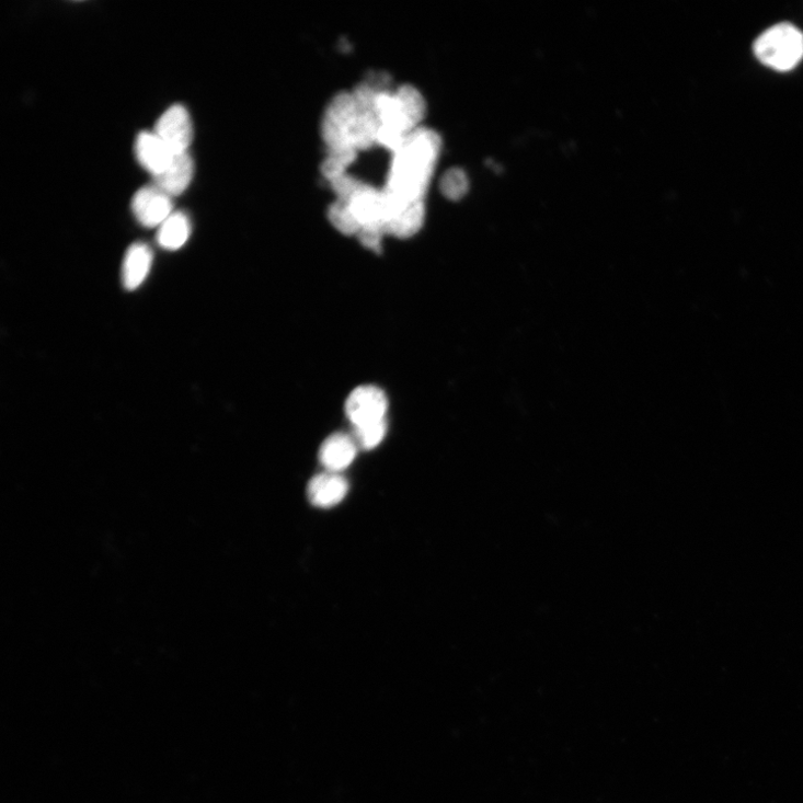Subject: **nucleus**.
<instances>
[{
  "label": "nucleus",
  "instance_id": "obj_18",
  "mask_svg": "<svg viewBox=\"0 0 803 803\" xmlns=\"http://www.w3.org/2000/svg\"><path fill=\"white\" fill-rule=\"evenodd\" d=\"M357 151L354 148L329 151L321 164V172L330 182L347 173V168L356 160Z\"/></svg>",
  "mask_w": 803,
  "mask_h": 803
},
{
  "label": "nucleus",
  "instance_id": "obj_16",
  "mask_svg": "<svg viewBox=\"0 0 803 803\" xmlns=\"http://www.w3.org/2000/svg\"><path fill=\"white\" fill-rule=\"evenodd\" d=\"M394 93L411 128L417 129L426 113V103L422 93L411 84L401 85Z\"/></svg>",
  "mask_w": 803,
  "mask_h": 803
},
{
  "label": "nucleus",
  "instance_id": "obj_23",
  "mask_svg": "<svg viewBox=\"0 0 803 803\" xmlns=\"http://www.w3.org/2000/svg\"><path fill=\"white\" fill-rule=\"evenodd\" d=\"M379 92L367 82H362L352 91L359 112H375Z\"/></svg>",
  "mask_w": 803,
  "mask_h": 803
},
{
  "label": "nucleus",
  "instance_id": "obj_2",
  "mask_svg": "<svg viewBox=\"0 0 803 803\" xmlns=\"http://www.w3.org/2000/svg\"><path fill=\"white\" fill-rule=\"evenodd\" d=\"M754 49L765 66L780 72L791 71L803 58V34L790 24H779L759 36Z\"/></svg>",
  "mask_w": 803,
  "mask_h": 803
},
{
  "label": "nucleus",
  "instance_id": "obj_20",
  "mask_svg": "<svg viewBox=\"0 0 803 803\" xmlns=\"http://www.w3.org/2000/svg\"><path fill=\"white\" fill-rule=\"evenodd\" d=\"M440 190L443 195L454 202L462 199L469 190L468 176L461 169H450L441 177Z\"/></svg>",
  "mask_w": 803,
  "mask_h": 803
},
{
  "label": "nucleus",
  "instance_id": "obj_15",
  "mask_svg": "<svg viewBox=\"0 0 803 803\" xmlns=\"http://www.w3.org/2000/svg\"><path fill=\"white\" fill-rule=\"evenodd\" d=\"M381 122L376 112H360L349 135L351 145L358 151L372 148L378 144Z\"/></svg>",
  "mask_w": 803,
  "mask_h": 803
},
{
  "label": "nucleus",
  "instance_id": "obj_14",
  "mask_svg": "<svg viewBox=\"0 0 803 803\" xmlns=\"http://www.w3.org/2000/svg\"><path fill=\"white\" fill-rule=\"evenodd\" d=\"M192 234L190 217L183 213H173L160 227L157 241L165 251H177L187 243Z\"/></svg>",
  "mask_w": 803,
  "mask_h": 803
},
{
  "label": "nucleus",
  "instance_id": "obj_22",
  "mask_svg": "<svg viewBox=\"0 0 803 803\" xmlns=\"http://www.w3.org/2000/svg\"><path fill=\"white\" fill-rule=\"evenodd\" d=\"M386 234L387 232L382 225H368L360 228L357 238L365 249L381 254L382 239Z\"/></svg>",
  "mask_w": 803,
  "mask_h": 803
},
{
  "label": "nucleus",
  "instance_id": "obj_19",
  "mask_svg": "<svg viewBox=\"0 0 803 803\" xmlns=\"http://www.w3.org/2000/svg\"><path fill=\"white\" fill-rule=\"evenodd\" d=\"M387 420L354 427L353 439L358 448L372 450L380 446L387 436Z\"/></svg>",
  "mask_w": 803,
  "mask_h": 803
},
{
  "label": "nucleus",
  "instance_id": "obj_17",
  "mask_svg": "<svg viewBox=\"0 0 803 803\" xmlns=\"http://www.w3.org/2000/svg\"><path fill=\"white\" fill-rule=\"evenodd\" d=\"M328 217L332 226L345 236H357L362 228L348 204L337 199L330 205Z\"/></svg>",
  "mask_w": 803,
  "mask_h": 803
},
{
  "label": "nucleus",
  "instance_id": "obj_10",
  "mask_svg": "<svg viewBox=\"0 0 803 803\" xmlns=\"http://www.w3.org/2000/svg\"><path fill=\"white\" fill-rule=\"evenodd\" d=\"M136 154L153 177L164 172L175 156L154 133L147 131L141 133L136 140Z\"/></svg>",
  "mask_w": 803,
  "mask_h": 803
},
{
  "label": "nucleus",
  "instance_id": "obj_12",
  "mask_svg": "<svg viewBox=\"0 0 803 803\" xmlns=\"http://www.w3.org/2000/svg\"><path fill=\"white\" fill-rule=\"evenodd\" d=\"M357 449L358 447L353 438L336 434L328 438L322 445L320 459L329 472L340 473L353 463Z\"/></svg>",
  "mask_w": 803,
  "mask_h": 803
},
{
  "label": "nucleus",
  "instance_id": "obj_9",
  "mask_svg": "<svg viewBox=\"0 0 803 803\" xmlns=\"http://www.w3.org/2000/svg\"><path fill=\"white\" fill-rule=\"evenodd\" d=\"M195 173V163L190 152L175 154L170 167L154 176L158 188L170 197L182 195L188 190Z\"/></svg>",
  "mask_w": 803,
  "mask_h": 803
},
{
  "label": "nucleus",
  "instance_id": "obj_5",
  "mask_svg": "<svg viewBox=\"0 0 803 803\" xmlns=\"http://www.w3.org/2000/svg\"><path fill=\"white\" fill-rule=\"evenodd\" d=\"M388 408L386 393L374 386L356 388L345 404L346 415L354 427L387 420Z\"/></svg>",
  "mask_w": 803,
  "mask_h": 803
},
{
  "label": "nucleus",
  "instance_id": "obj_11",
  "mask_svg": "<svg viewBox=\"0 0 803 803\" xmlns=\"http://www.w3.org/2000/svg\"><path fill=\"white\" fill-rule=\"evenodd\" d=\"M153 263L150 246L144 242L134 243L127 251L122 266V283L128 290H136L147 279Z\"/></svg>",
  "mask_w": 803,
  "mask_h": 803
},
{
  "label": "nucleus",
  "instance_id": "obj_8",
  "mask_svg": "<svg viewBox=\"0 0 803 803\" xmlns=\"http://www.w3.org/2000/svg\"><path fill=\"white\" fill-rule=\"evenodd\" d=\"M348 492V483L340 473L326 472L314 477L307 487V496L319 508H332L342 503Z\"/></svg>",
  "mask_w": 803,
  "mask_h": 803
},
{
  "label": "nucleus",
  "instance_id": "obj_1",
  "mask_svg": "<svg viewBox=\"0 0 803 803\" xmlns=\"http://www.w3.org/2000/svg\"><path fill=\"white\" fill-rule=\"evenodd\" d=\"M441 144L434 130L421 127L413 130L401 150L393 154L386 194L402 205L424 200Z\"/></svg>",
  "mask_w": 803,
  "mask_h": 803
},
{
  "label": "nucleus",
  "instance_id": "obj_7",
  "mask_svg": "<svg viewBox=\"0 0 803 803\" xmlns=\"http://www.w3.org/2000/svg\"><path fill=\"white\" fill-rule=\"evenodd\" d=\"M360 226L382 225L386 229L388 204L382 192L366 184L348 203Z\"/></svg>",
  "mask_w": 803,
  "mask_h": 803
},
{
  "label": "nucleus",
  "instance_id": "obj_6",
  "mask_svg": "<svg viewBox=\"0 0 803 803\" xmlns=\"http://www.w3.org/2000/svg\"><path fill=\"white\" fill-rule=\"evenodd\" d=\"M131 206L137 220L147 228L160 227L173 214L172 197L156 184L138 191Z\"/></svg>",
  "mask_w": 803,
  "mask_h": 803
},
{
  "label": "nucleus",
  "instance_id": "obj_4",
  "mask_svg": "<svg viewBox=\"0 0 803 803\" xmlns=\"http://www.w3.org/2000/svg\"><path fill=\"white\" fill-rule=\"evenodd\" d=\"M173 153L188 152L194 140V127L187 108L176 104L168 108L156 123L153 131Z\"/></svg>",
  "mask_w": 803,
  "mask_h": 803
},
{
  "label": "nucleus",
  "instance_id": "obj_3",
  "mask_svg": "<svg viewBox=\"0 0 803 803\" xmlns=\"http://www.w3.org/2000/svg\"><path fill=\"white\" fill-rule=\"evenodd\" d=\"M359 113L352 92L331 99L322 119V138L329 151L353 148L349 135Z\"/></svg>",
  "mask_w": 803,
  "mask_h": 803
},
{
  "label": "nucleus",
  "instance_id": "obj_13",
  "mask_svg": "<svg viewBox=\"0 0 803 803\" xmlns=\"http://www.w3.org/2000/svg\"><path fill=\"white\" fill-rule=\"evenodd\" d=\"M424 219V200L411 203L389 218L386 232L400 239L411 238L421 230Z\"/></svg>",
  "mask_w": 803,
  "mask_h": 803
},
{
  "label": "nucleus",
  "instance_id": "obj_21",
  "mask_svg": "<svg viewBox=\"0 0 803 803\" xmlns=\"http://www.w3.org/2000/svg\"><path fill=\"white\" fill-rule=\"evenodd\" d=\"M367 183L345 173L342 176L331 181V187L335 193L337 200L349 203V200L362 191Z\"/></svg>",
  "mask_w": 803,
  "mask_h": 803
},
{
  "label": "nucleus",
  "instance_id": "obj_24",
  "mask_svg": "<svg viewBox=\"0 0 803 803\" xmlns=\"http://www.w3.org/2000/svg\"><path fill=\"white\" fill-rule=\"evenodd\" d=\"M406 135L403 133L382 126L380 128L379 135H378V145L385 147L386 149L390 150L393 154L399 152L401 148L403 147Z\"/></svg>",
  "mask_w": 803,
  "mask_h": 803
}]
</instances>
